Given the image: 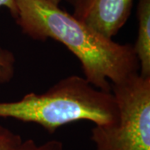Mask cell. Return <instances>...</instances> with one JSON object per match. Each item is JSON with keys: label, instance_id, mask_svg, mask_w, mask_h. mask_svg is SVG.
<instances>
[{"label": "cell", "instance_id": "cell-9", "mask_svg": "<svg viewBox=\"0 0 150 150\" xmlns=\"http://www.w3.org/2000/svg\"><path fill=\"white\" fill-rule=\"evenodd\" d=\"M66 1H67L69 4H71V5L73 6L74 9L77 8L82 4V2H83V0H66Z\"/></svg>", "mask_w": 150, "mask_h": 150}, {"label": "cell", "instance_id": "cell-8", "mask_svg": "<svg viewBox=\"0 0 150 150\" xmlns=\"http://www.w3.org/2000/svg\"><path fill=\"white\" fill-rule=\"evenodd\" d=\"M15 150H64V145L56 139L49 140L42 144H38L33 139H28L22 141Z\"/></svg>", "mask_w": 150, "mask_h": 150}, {"label": "cell", "instance_id": "cell-4", "mask_svg": "<svg viewBox=\"0 0 150 150\" xmlns=\"http://www.w3.org/2000/svg\"><path fill=\"white\" fill-rule=\"evenodd\" d=\"M133 0H83L73 15L103 36L112 38L129 19Z\"/></svg>", "mask_w": 150, "mask_h": 150}, {"label": "cell", "instance_id": "cell-1", "mask_svg": "<svg viewBox=\"0 0 150 150\" xmlns=\"http://www.w3.org/2000/svg\"><path fill=\"white\" fill-rule=\"evenodd\" d=\"M15 19L22 33L33 40H56L80 62L84 79L98 89L139 74L132 44H121L103 36L73 14L46 0H15Z\"/></svg>", "mask_w": 150, "mask_h": 150}, {"label": "cell", "instance_id": "cell-2", "mask_svg": "<svg viewBox=\"0 0 150 150\" xmlns=\"http://www.w3.org/2000/svg\"><path fill=\"white\" fill-rule=\"evenodd\" d=\"M118 117L112 92L98 89L77 75L59 80L43 93H30L17 101L0 103V118L37 123L49 134L77 121L104 125L115 123Z\"/></svg>", "mask_w": 150, "mask_h": 150}, {"label": "cell", "instance_id": "cell-5", "mask_svg": "<svg viewBox=\"0 0 150 150\" xmlns=\"http://www.w3.org/2000/svg\"><path fill=\"white\" fill-rule=\"evenodd\" d=\"M138 36L134 49L139 64V74L150 77V0H139Z\"/></svg>", "mask_w": 150, "mask_h": 150}, {"label": "cell", "instance_id": "cell-7", "mask_svg": "<svg viewBox=\"0 0 150 150\" xmlns=\"http://www.w3.org/2000/svg\"><path fill=\"white\" fill-rule=\"evenodd\" d=\"M22 141L20 135L0 124V150H15Z\"/></svg>", "mask_w": 150, "mask_h": 150}, {"label": "cell", "instance_id": "cell-6", "mask_svg": "<svg viewBox=\"0 0 150 150\" xmlns=\"http://www.w3.org/2000/svg\"><path fill=\"white\" fill-rule=\"evenodd\" d=\"M8 8L11 16L16 19L18 8L15 0H0V8ZM15 73V57L12 52L0 48V83H8L13 78Z\"/></svg>", "mask_w": 150, "mask_h": 150}, {"label": "cell", "instance_id": "cell-3", "mask_svg": "<svg viewBox=\"0 0 150 150\" xmlns=\"http://www.w3.org/2000/svg\"><path fill=\"white\" fill-rule=\"evenodd\" d=\"M118 117L115 123L94 125L96 150H150V77L139 74L111 85Z\"/></svg>", "mask_w": 150, "mask_h": 150}, {"label": "cell", "instance_id": "cell-10", "mask_svg": "<svg viewBox=\"0 0 150 150\" xmlns=\"http://www.w3.org/2000/svg\"><path fill=\"white\" fill-rule=\"evenodd\" d=\"M46 1H48V2L51 3V4H54L55 5L59 6V4H60V2H61L62 0H46Z\"/></svg>", "mask_w": 150, "mask_h": 150}]
</instances>
